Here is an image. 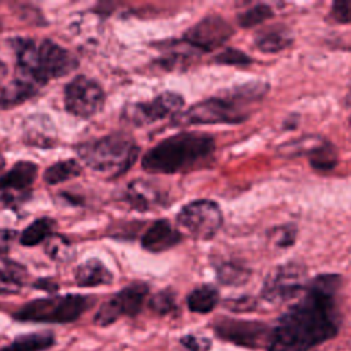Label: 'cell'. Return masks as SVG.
<instances>
[{"instance_id": "1", "label": "cell", "mask_w": 351, "mask_h": 351, "mask_svg": "<svg viewBox=\"0 0 351 351\" xmlns=\"http://www.w3.org/2000/svg\"><path fill=\"white\" fill-rule=\"evenodd\" d=\"M341 277L325 273L307 282L304 295L292 304L270 332L267 351H308L339 330L336 296Z\"/></svg>"}, {"instance_id": "2", "label": "cell", "mask_w": 351, "mask_h": 351, "mask_svg": "<svg viewBox=\"0 0 351 351\" xmlns=\"http://www.w3.org/2000/svg\"><path fill=\"white\" fill-rule=\"evenodd\" d=\"M214 148V138L210 134L181 132L152 147L143 156L141 166L152 174L181 173L204 163Z\"/></svg>"}, {"instance_id": "3", "label": "cell", "mask_w": 351, "mask_h": 351, "mask_svg": "<svg viewBox=\"0 0 351 351\" xmlns=\"http://www.w3.org/2000/svg\"><path fill=\"white\" fill-rule=\"evenodd\" d=\"M269 90L266 82H248L234 88L226 97H210L174 117L176 125L240 123L250 117L248 103L261 100Z\"/></svg>"}, {"instance_id": "4", "label": "cell", "mask_w": 351, "mask_h": 351, "mask_svg": "<svg viewBox=\"0 0 351 351\" xmlns=\"http://www.w3.org/2000/svg\"><path fill=\"white\" fill-rule=\"evenodd\" d=\"M14 48L18 62V75L38 86L49 80L63 77L77 67V59L66 48L49 40L16 38Z\"/></svg>"}, {"instance_id": "5", "label": "cell", "mask_w": 351, "mask_h": 351, "mask_svg": "<svg viewBox=\"0 0 351 351\" xmlns=\"http://www.w3.org/2000/svg\"><path fill=\"white\" fill-rule=\"evenodd\" d=\"M78 152L90 169L117 177L129 170L134 163L138 147L130 136L112 133L81 145Z\"/></svg>"}, {"instance_id": "6", "label": "cell", "mask_w": 351, "mask_h": 351, "mask_svg": "<svg viewBox=\"0 0 351 351\" xmlns=\"http://www.w3.org/2000/svg\"><path fill=\"white\" fill-rule=\"evenodd\" d=\"M89 306L90 299L82 295L43 298L23 304L14 317L19 321L64 324L75 321Z\"/></svg>"}, {"instance_id": "7", "label": "cell", "mask_w": 351, "mask_h": 351, "mask_svg": "<svg viewBox=\"0 0 351 351\" xmlns=\"http://www.w3.org/2000/svg\"><path fill=\"white\" fill-rule=\"evenodd\" d=\"M177 222L192 237L199 240H210L221 229L223 217L219 206L215 202L202 199L184 206L177 214Z\"/></svg>"}, {"instance_id": "8", "label": "cell", "mask_w": 351, "mask_h": 351, "mask_svg": "<svg viewBox=\"0 0 351 351\" xmlns=\"http://www.w3.org/2000/svg\"><path fill=\"white\" fill-rule=\"evenodd\" d=\"M307 287V270L302 263L288 262L274 267L262 287V298L271 303L295 298Z\"/></svg>"}, {"instance_id": "9", "label": "cell", "mask_w": 351, "mask_h": 351, "mask_svg": "<svg viewBox=\"0 0 351 351\" xmlns=\"http://www.w3.org/2000/svg\"><path fill=\"white\" fill-rule=\"evenodd\" d=\"M104 104V92L92 78L78 75L71 80L64 89L66 110L80 118L96 115Z\"/></svg>"}, {"instance_id": "10", "label": "cell", "mask_w": 351, "mask_h": 351, "mask_svg": "<svg viewBox=\"0 0 351 351\" xmlns=\"http://www.w3.org/2000/svg\"><path fill=\"white\" fill-rule=\"evenodd\" d=\"M148 295V287L144 282H134L121 289L111 299L104 302L97 310L93 322L99 326H106L117 321L121 315H136Z\"/></svg>"}, {"instance_id": "11", "label": "cell", "mask_w": 351, "mask_h": 351, "mask_svg": "<svg viewBox=\"0 0 351 351\" xmlns=\"http://www.w3.org/2000/svg\"><path fill=\"white\" fill-rule=\"evenodd\" d=\"M184 107V99L174 92H163L151 101L134 103L125 108V119L141 126L167 117H177Z\"/></svg>"}, {"instance_id": "12", "label": "cell", "mask_w": 351, "mask_h": 351, "mask_svg": "<svg viewBox=\"0 0 351 351\" xmlns=\"http://www.w3.org/2000/svg\"><path fill=\"white\" fill-rule=\"evenodd\" d=\"M215 333L233 344L243 347H258L263 344L267 346L270 330L269 328L258 321H244L233 318H219L214 324Z\"/></svg>"}, {"instance_id": "13", "label": "cell", "mask_w": 351, "mask_h": 351, "mask_svg": "<svg viewBox=\"0 0 351 351\" xmlns=\"http://www.w3.org/2000/svg\"><path fill=\"white\" fill-rule=\"evenodd\" d=\"M232 34L233 27L222 16L208 15L185 33L184 41L202 52H210L226 43Z\"/></svg>"}, {"instance_id": "14", "label": "cell", "mask_w": 351, "mask_h": 351, "mask_svg": "<svg viewBox=\"0 0 351 351\" xmlns=\"http://www.w3.org/2000/svg\"><path fill=\"white\" fill-rule=\"evenodd\" d=\"M37 176V166L33 162H18L4 176L0 177V191L4 193L7 204H18L16 197L22 202L26 199L27 188Z\"/></svg>"}, {"instance_id": "15", "label": "cell", "mask_w": 351, "mask_h": 351, "mask_svg": "<svg viewBox=\"0 0 351 351\" xmlns=\"http://www.w3.org/2000/svg\"><path fill=\"white\" fill-rule=\"evenodd\" d=\"M181 233L166 219L155 221L143 234L141 245L149 252H163L181 241Z\"/></svg>"}, {"instance_id": "16", "label": "cell", "mask_w": 351, "mask_h": 351, "mask_svg": "<svg viewBox=\"0 0 351 351\" xmlns=\"http://www.w3.org/2000/svg\"><path fill=\"white\" fill-rule=\"evenodd\" d=\"M126 202L137 211H148L162 206L160 192L148 181L134 180L128 185Z\"/></svg>"}, {"instance_id": "17", "label": "cell", "mask_w": 351, "mask_h": 351, "mask_svg": "<svg viewBox=\"0 0 351 351\" xmlns=\"http://www.w3.org/2000/svg\"><path fill=\"white\" fill-rule=\"evenodd\" d=\"M41 86L33 81L22 75H16L0 93V108H10L29 100L38 92Z\"/></svg>"}, {"instance_id": "18", "label": "cell", "mask_w": 351, "mask_h": 351, "mask_svg": "<svg viewBox=\"0 0 351 351\" xmlns=\"http://www.w3.org/2000/svg\"><path fill=\"white\" fill-rule=\"evenodd\" d=\"M27 270L11 259L0 258V295L18 293L26 284Z\"/></svg>"}, {"instance_id": "19", "label": "cell", "mask_w": 351, "mask_h": 351, "mask_svg": "<svg viewBox=\"0 0 351 351\" xmlns=\"http://www.w3.org/2000/svg\"><path fill=\"white\" fill-rule=\"evenodd\" d=\"M293 38L284 27L270 26L259 30L254 38L255 47L265 53H277L292 44Z\"/></svg>"}, {"instance_id": "20", "label": "cell", "mask_w": 351, "mask_h": 351, "mask_svg": "<svg viewBox=\"0 0 351 351\" xmlns=\"http://www.w3.org/2000/svg\"><path fill=\"white\" fill-rule=\"evenodd\" d=\"M74 277L80 287H97L112 281L111 271L99 259H89L80 265Z\"/></svg>"}, {"instance_id": "21", "label": "cell", "mask_w": 351, "mask_h": 351, "mask_svg": "<svg viewBox=\"0 0 351 351\" xmlns=\"http://www.w3.org/2000/svg\"><path fill=\"white\" fill-rule=\"evenodd\" d=\"M53 336L49 332H36L18 336L10 346L0 351H43L51 347Z\"/></svg>"}, {"instance_id": "22", "label": "cell", "mask_w": 351, "mask_h": 351, "mask_svg": "<svg viewBox=\"0 0 351 351\" xmlns=\"http://www.w3.org/2000/svg\"><path fill=\"white\" fill-rule=\"evenodd\" d=\"M219 295L213 285H200L188 296V307L193 313H210L218 303Z\"/></svg>"}, {"instance_id": "23", "label": "cell", "mask_w": 351, "mask_h": 351, "mask_svg": "<svg viewBox=\"0 0 351 351\" xmlns=\"http://www.w3.org/2000/svg\"><path fill=\"white\" fill-rule=\"evenodd\" d=\"M55 229V222L51 218H38L33 221L19 236V241L22 245L33 247L38 243L48 240Z\"/></svg>"}, {"instance_id": "24", "label": "cell", "mask_w": 351, "mask_h": 351, "mask_svg": "<svg viewBox=\"0 0 351 351\" xmlns=\"http://www.w3.org/2000/svg\"><path fill=\"white\" fill-rule=\"evenodd\" d=\"M81 173V166L74 159H66L53 163L44 171V181L48 185H55L59 182H64L73 177H77Z\"/></svg>"}, {"instance_id": "25", "label": "cell", "mask_w": 351, "mask_h": 351, "mask_svg": "<svg viewBox=\"0 0 351 351\" xmlns=\"http://www.w3.org/2000/svg\"><path fill=\"white\" fill-rule=\"evenodd\" d=\"M307 156H308L310 166L318 171L332 170L339 160L336 148L325 140L315 149H313Z\"/></svg>"}, {"instance_id": "26", "label": "cell", "mask_w": 351, "mask_h": 351, "mask_svg": "<svg viewBox=\"0 0 351 351\" xmlns=\"http://www.w3.org/2000/svg\"><path fill=\"white\" fill-rule=\"evenodd\" d=\"M251 271L236 262L226 261L217 266V277L225 285H241L248 281Z\"/></svg>"}, {"instance_id": "27", "label": "cell", "mask_w": 351, "mask_h": 351, "mask_svg": "<svg viewBox=\"0 0 351 351\" xmlns=\"http://www.w3.org/2000/svg\"><path fill=\"white\" fill-rule=\"evenodd\" d=\"M274 16V11L270 5L267 4H255L254 7L240 12L237 15V22L241 27H252L256 26L270 18Z\"/></svg>"}, {"instance_id": "28", "label": "cell", "mask_w": 351, "mask_h": 351, "mask_svg": "<svg viewBox=\"0 0 351 351\" xmlns=\"http://www.w3.org/2000/svg\"><path fill=\"white\" fill-rule=\"evenodd\" d=\"M324 140L319 136H304L302 138H298L295 141L282 144L278 151L282 152V155L292 156V155H308L313 149H315Z\"/></svg>"}, {"instance_id": "29", "label": "cell", "mask_w": 351, "mask_h": 351, "mask_svg": "<svg viewBox=\"0 0 351 351\" xmlns=\"http://www.w3.org/2000/svg\"><path fill=\"white\" fill-rule=\"evenodd\" d=\"M214 60L219 64H232V66H247L252 63V59L245 52L236 48H226L225 51L219 52Z\"/></svg>"}, {"instance_id": "30", "label": "cell", "mask_w": 351, "mask_h": 351, "mask_svg": "<svg viewBox=\"0 0 351 351\" xmlns=\"http://www.w3.org/2000/svg\"><path fill=\"white\" fill-rule=\"evenodd\" d=\"M149 306L154 311L159 314H167L176 308V298L170 289H163L158 292L149 300Z\"/></svg>"}, {"instance_id": "31", "label": "cell", "mask_w": 351, "mask_h": 351, "mask_svg": "<svg viewBox=\"0 0 351 351\" xmlns=\"http://www.w3.org/2000/svg\"><path fill=\"white\" fill-rule=\"evenodd\" d=\"M273 234L276 236L274 243H276L277 247L288 248V247L295 244L298 229L293 225H282V226L274 228Z\"/></svg>"}, {"instance_id": "32", "label": "cell", "mask_w": 351, "mask_h": 351, "mask_svg": "<svg viewBox=\"0 0 351 351\" xmlns=\"http://www.w3.org/2000/svg\"><path fill=\"white\" fill-rule=\"evenodd\" d=\"M330 18L337 23H351V0H336L330 7Z\"/></svg>"}, {"instance_id": "33", "label": "cell", "mask_w": 351, "mask_h": 351, "mask_svg": "<svg viewBox=\"0 0 351 351\" xmlns=\"http://www.w3.org/2000/svg\"><path fill=\"white\" fill-rule=\"evenodd\" d=\"M181 344L188 350V351H207L210 348V341L204 337H197L193 335L184 336L181 339Z\"/></svg>"}, {"instance_id": "34", "label": "cell", "mask_w": 351, "mask_h": 351, "mask_svg": "<svg viewBox=\"0 0 351 351\" xmlns=\"http://www.w3.org/2000/svg\"><path fill=\"white\" fill-rule=\"evenodd\" d=\"M226 307L233 310V311H247L252 310L255 307V302L251 298H239V299H232L228 300Z\"/></svg>"}, {"instance_id": "35", "label": "cell", "mask_w": 351, "mask_h": 351, "mask_svg": "<svg viewBox=\"0 0 351 351\" xmlns=\"http://www.w3.org/2000/svg\"><path fill=\"white\" fill-rule=\"evenodd\" d=\"M15 237V233L10 229H0V255L5 254Z\"/></svg>"}, {"instance_id": "36", "label": "cell", "mask_w": 351, "mask_h": 351, "mask_svg": "<svg viewBox=\"0 0 351 351\" xmlns=\"http://www.w3.org/2000/svg\"><path fill=\"white\" fill-rule=\"evenodd\" d=\"M5 75H7V66L0 60V85L5 80Z\"/></svg>"}, {"instance_id": "37", "label": "cell", "mask_w": 351, "mask_h": 351, "mask_svg": "<svg viewBox=\"0 0 351 351\" xmlns=\"http://www.w3.org/2000/svg\"><path fill=\"white\" fill-rule=\"evenodd\" d=\"M4 167V158H3V155L0 154V170Z\"/></svg>"}]
</instances>
